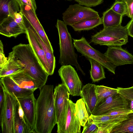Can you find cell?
I'll return each mask as SVG.
<instances>
[{"label":"cell","instance_id":"obj_9","mask_svg":"<svg viewBox=\"0 0 133 133\" xmlns=\"http://www.w3.org/2000/svg\"><path fill=\"white\" fill-rule=\"evenodd\" d=\"M5 97L2 108L0 111V122L3 133H14V108L17 98L4 89Z\"/></svg>","mask_w":133,"mask_h":133},{"label":"cell","instance_id":"obj_2","mask_svg":"<svg viewBox=\"0 0 133 133\" xmlns=\"http://www.w3.org/2000/svg\"><path fill=\"white\" fill-rule=\"evenodd\" d=\"M12 49L15 57L23 65L25 72L42 87L45 84L49 75L30 44L20 43Z\"/></svg>","mask_w":133,"mask_h":133},{"label":"cell","instance_id":"obj_23","mask_svg":"<svg viewBox=\"0 0 133 133\" xmlns=\"http://www.w3.org/2000/svg\"><path fill=\"white\" fill-rule=\"evenodd\" d=\"M20 11V6L16 0H0V21Z\"/></svg>","mask_w":133,"mask_h":133},{"label":"cell","instance_id":"obj_40","mask_svg":"<svg viewBox=\"0 0 133 133\" xmlns=\"http://www.w3.org/2000/svg\"><path fill=\"white\" fill-rule=\"evenodd\" d=\"M22 1L23 4L29 6L34 12L36 14L37 6L35 0H22Z\"/></svg>","mask_w":133,"mask_h":133},{"label":"cell","instance_id":"obj_32","mask_svg":"<svg viewBox=\"0 0 133 133\" xmlns=\"http://www.w3.org/2000/svg\"><path fill=\"white\" fill-rule=\"evenodd\" d=\"M110 8L115 12L123 16H126L127 13L126 4L123 1L115 0Z\"/></svg>","mask_w":133,"mask_h":133},{"label":"cell","instance_id":"obj_5","mask_svg":"<svg viewBox=\"0 0 133 133\" xmlns=\"http://www.w3.org/2000/svg\"><path fill=\"white\" fill-rule=\"evenodd\" d=\"M54 90L57 131L60 133L65 122L70 94L62 83L56 86Z\"/></svg>","mask_w":133,"mask_h":133},{"label":"cell","instance_id":"obj_42","mask_svg":"<svg viewBox=\"0 0 133 133\" xmlns=\"http://www.w3.org/2000/svg\"><path fill=\"white\" fill-rule=\"evenodd\" d=\"M126 25L128 35L133 38V18Z\"/></svg>","mask_w":133,"mask_h":133},{"label":"cell","instance_id":"obj_24","mask_svg":"<svg viewBox=\"0 0 133 133\" xmlns=\"http://www.w3.org/2000/svg\"><path fill=\"white\" fill-rule=\"evenodd\" d=\"M123 16L115 12L110 8L104 12L101 18L104 28L121 25Z\"/></svg>","mask_w":133,"mask_h":133},{"label":"cell","instance_id":"obj_25","mask_svg":"<svg viewBox=\"0 0 133 133\" xmlns=\"http://www.w3.org/2000/svg\"><path fill=\"white\" fill-rule=\"evenodd\" d=\"M102 24L101 18L99 16L82 21L71 26L75 31H80L91 30Z\"/></svg>","mask_w":133,"mask_h":133},{"label":"cell","instance_id":"obj_12","mask_svg":"<svg viewBox=\"0 0 133 133\" xmlns=\"http://www.w3.org/2000/svg\"><path fill=\"white\" fill-rule=\"evenodd\" d=\"M119 108H129L128 102L118 93L109 96L98 105L91 114L100 115L112 109Z\"/></svg>","mask_w":133,"mask_h":133},{"label":"cell","instance_id":"obj_37","mask_svg":"<svg viewBox=\"0 0 133 133\" xmlns=\"http://www.w3.org/2000/svg\"><path fill=\"white\" fill-rule=\"evenodd\" d=\"M10 16L14 18L15 22L21 27L26 29L24 20L23 16L21 11L15 12Z\"/></svg>","mask_w":133,"mask_h":133},{"label":"cell","instance_id":"obj_26","mask_svg":"<svg viewBox=\"0 0 133 133\" xmlns=\"http://www.w3.org/2000/svg\"><path fill=\"white\" fill-rule=\"evenodd\" d=\"M91 65L90 78L94 82H97L105 78L104 67L100 63L91 58L88 59Z\"/></svg>","mask_w":133,"mask_h":133},{"label":"cell","instance_id":"obj_1","mask_svg":"<svg viewBox=\"0 0 133 133\" xmlns=\"http://www.w3.org/2000/svg\"><path fill=\"white\" fill-rule=\"evenodd\" d=\"M54 86L45 84L37 99L34 130L36 133H51L56 124Z\"/></svg>","mask_w":133,"mask_h":133},{"label":"cell","instance_id":"obj_20","mask_svg":"<svg viewBox=\"0 0 133 133\" xmlns=\"http://www.w3.org/2000/svg\"><path fill=\"white\" fill-rule=\"evenodd\" d=\"M21 88L34 91L43 87L37 81L28 75L24 70L9 76Z\"/></svg>","mask_w":133,"mask_h":133},{"label":"cell","instance_id":"obj_30","mask_svg":"<svg viewBox=\"0 0 133 133\" xmlns=\"http://www.w3.org/2000/svg\"><path fill=\"white\" fill-rule=\"evenodd\" d=\"M128 114L116 116L95 115L91 114L89 116L92 119L94 123L104 124L115 122L122 121L127 118Z\"/></svg>","mask_w":133,"mask_h":133},{"label":"cell","instance_id":"obj_21","mask_svg":"<svg viewBox=\"0 0 133 133\" xmlns=\"http://www.w3.org/2000/svg\"><path fill=\"white\" fill-rule=\"evenodd\" d=\"M26 29V37L29 44L31 45L44 69L49 75V66L45 52L34 34L29 30Z\"/></svg>","mask_w":133,"mask_h":133},{"label":"cell","instance_id":"obj_4","mask_svg":"<svg viewBox=\"0 0 133 133\" xmlns=\"http://www.w3.org/2000/svg\"><path fill=\"white\" fill-rule=\"evenodd\" d=\"M128 34L126 25L103 29L92 36L91 42L95 45L108 47L121 46L128 42Z\"/></svg>","mask_w":133,"mask_h":133},{"label":"cell","instance_id":"obj_11","mask_svg":"<svg viewBox=\"0 0 133 133\" xmlns=\"http://www.w3.org/2000/svg\"><path fill=\"white\" fill-rule=\"evenodd\" d=\"M17 99L23 111L26 121L31 129L35 131L37 99L34 93L28 96Z\"/></svg>","mask_w":133,"mask_h":133},{"label":"cell","instance_id":"obj_29","mask_svg":"<svg viewBox=\"0 0 133 133\" xmlns=\"http://www.w3.org/2000/svg\"><path fill=\"white\" fill-rule=\"evenodd\" d=\"M97 96V106L106 99L114 94L118 93L117 89L102 85H96Z\"/></svg>","mask_w":133,"mask_h":133},{"label":"cell","instance_id":"obj_8","mask_svg":"<svg viewBox=\"0 0 133 133\" xmlns=\"http://www.w3.org/2000/svg\"><path fill=\"white\" fill-rule=\"evenodd\" d=\"M58 73L62 81L72 96H80L82 83L74 68L69 64L62 65Z\"/></svg>","mask_w":133,"mask_h":133},{"label":"cell","instance_id":"obj_46","mask_svg":"<svg viewBox=\"0 0 133 133\" xmlns=\"http://www.w3.org/2000/svg\"><path fill=\"white\" fill-rule=\"evenodd\" d=\"M133 17H132V19H133Z\"/></svg>","mask_w":133,"mask_h":133},{"label":"cell","instance_id":"obj_22","mask_svg":"<svg viewBox=\"0 0 133 133\" xmlns=\"http://www.w3.org/2000/svg\"><path fill=\"white\" fill-rule=\"evenodd\" d=\"M23 70V65L15 57L12 51L9 54L6 63L0 68V78L9 76Z\"/></svg>","mask_w":133,"mask_h":133},{"label":"cell","instance_id":"obj_38","mask_svg":"<svg viewBox=\"0 0 133 133\" xmlns=\"http://www.w3.org/2000/svg\"><path fill=\"white\" fill-rule=\"evenodd\" d=\"M8 58L4 53L3 45L1 40L0 41V68L2 67L7 63Z\"/></svg>","mask_w":133,"mask_h":133},{"label":"cell","instance_id":"obj_10","mask_svg":"<svg viewBox=\"0 0 133 133\" xmlns=\"http://www.w3.org/2000/svg\"><path fill=\"white\" fill-rule=\"evenodd\" d=\"M104 54L116 67L133 64V55L121 46L108 47Z\"/></svg>","mask_w":133,"mask_h":133},{"label":"cell","instance_id":"obj_7","mask_svg":"<svg viewBox=\"0 0 133 133\" xmlns=\"http://www.w3.org/2000/svg\"><path fill=\"white\" fill-rule=\"evenodd\" d=\"M62 15L64 22L70 26L83 20L99 16L97 11L79 4L69 5Z\"/></svg>","mask_w":133,"mask_h":133},{"label":"cell","instance_id":"obj_39","mask_svg":"<svg viewBox=\"0 0 133 133\" xmlns=\"http://www.w3.org/2000/svg\"><path fill=\"white\" fill-rule=\"evenodd\" d=\"M127 9V13L126 16L132 19L133 15V0H124Z\"/></svg>","mask_w":133,"mask_h":133},{"label":"cell","instance_id":"obj_31","mask_svg":"<svg viewBox=\"0 0 133 133\" xmlns=\"http://www.w3.org/2000/svg\"><path fill=\"white\" fill-rule=\"evenodd\" d=\"M116 89L128 102L129 108L133 112V86L128 88L117 87Z\"/></svg>","mask_w":133,"mask_h":133},{"label":"cell","instance_id":"obj_35","mask_svg":"<svg viewBox=\"0 0 133 133\" xmlns=\"http://www.w3.org/2000/svg\"><path fill=\"white\" fill-rule=\"evenodd\" d=\"M98 127L92 119L89 117L87 122L83 127L82 133H96Z\"/></svg>","mask_w":133,"mask_h":133},{"label":"cell","instance_id":"obj_28","mask_svg":"<svg viewBox=\"0 0 133 133\" xmlns=\"http://www.w3.org/2000/svg\"><path fill=\"white\" fill-rule=\"evenodd\" d=\"M75 108L81 125L84 127L88 120L89 115L82 98L77 100L75 103Z\"/></svg>","mask_w":133,"mask_h":133},{"label":"cell","instance_id":"obj_18","mask_svg":"<svg viewBox=\"0 0 133 133\" xmlns=\"http://www.w3.org/2000/svg\"><path fill=\"white\" fill-rule=\"evenodd\" d=\"M23 19L26 29L34 34L45 52L46 58L49 66V75H52L54 72L56 66V59L54 51L51 50L43 41L38 34L29 22L23 16Z\"/></svg>","mask_w":133,"mask_h":133},{"label":"cell","instance_id":"obj_17","mask_svg":"<svg viewBox=\"0 0 133 133\" xmlns=\"http://www.w3.org/2000/svg\"><path fill=\"white\" fill-rule=\"evenodd\" d=\"M27 30L21 27L14 18L9 16L0 21V34L8 37H16L19 35L26 34Z\"/></svg>","mask_w":133,"mask_h":133},{"label":"cell","instance_id":"obj_33","mask_svg":"<svg viewBox=\"0 0 133 133\" xmlns=\"http://www.w3.org/2000/svg\"><path fill=\"white\" fill-rule=\"evenodd\" d=\"M122 121L104 124L95 123L98 127L96 133H111L113 129Z\"/></svg>","mask_w":133,"mask_h":133},{"label":"cell","instance_id":"obj_45","mask_svg":"<svg viewBox=\"0 0 133 133\" xmlns=\"http://www.w3.org/2000/svg\"><path fill=\"white\" fill-rule=\"evenodd\" d=\"M118 0V1H124V0Z\"/></svg>","mask_w":133,"mask_h":133},{"label":"cell","instance_id":"obj_36","mask_svg":"<svg viewBox=\"0 0 133 133\" xmlns=\"http://www.w3.org/2000/svg\"><path fill=\"white\" fill-rule=\"evenodd\" d=\"M81 5L91 7H94L101 4L103 0H75Z\"/></svg>","mask_w":133,"mask_h":133},{"label":"cell","instance_id":"obj_13","mask_svg":"<svg viewBox=\"0 0 133 133\" xmlns=\"http://www.w3.org/2000/svg\"><path fill=\"white\" fill-rule=\"evenodd\" d=\"M20 11L38 34L40 37L52 51V45L37 15L29 6L22 4L20 6Z\"/></svg>","mask_w":133,"mask_h":133},{"label":"cell","instance_id":"obj_34","mask_svg":"<svg viewBox=\"0 0 133 133\" xmlns=\"http://www.w3.org/2000/svg\"><path fill=\"white\" fill-rule=\"evenodd\" d=\"M132 112L129 108H119L112 109L100 115L116 116L128 114Z\"/></svg>","mask_w":133,"mask_h":133},{"label":"cell","instance_id":"obj_16","mask_svg":"<svg viewBox=\"0 0 133 133\" xmlns=\"http://www.w3.org/2000/svg\"><path fill=\"white\" fill-rule=\"evenodd\" d=\"M96 87L95 84L88 83L82 87L81 92L80 96L85 104L89 116L93 113L97 106Z\"/></svg>","mask_w":133,"mask_h":133},{"label":"cell","instance_id":"obj_15","mask_svg":"<svg viewBox=\"0 0 133 133\" xmlns=\"http://www.w3.org/2000/svg\"><path fill=\"white\" fill-rule=\"evenodd\" d=\"M14 133H36L31 129L26 121L22 110L17 99L14 108Z\"/></svg>","mask_w":133,"mask_h":133},{"label":"cell","instance_id":"obj_6","mask_svg":"<svg viewBox=\"0 0 133 133\" xmlns=\"http://www.w3.org/2000/svg\"><path fill=\"white\" fill-rule=\"evenodd\" d=\"M75 48L77 51L87 59H93L101 64L104 67L113 74H115L116 66L106 57L99 51L91 46L85 38L82 37L79 39H73Z\"/></svg>","mask_w":133,"mask_h":133},{"label":"cell","instance_id":"obj_3","mask_svg":"<svg viewBox=\"0 0 133 133\" xmlns=\"http://www.w3.org/2000/svg\"><path fill=\"white\" fill-rule=\"evenodd\" d=\"M56 26L58 31L59 39V63L61 65L70 64L74 66L77 70L84 75L78 62V55L75 52V47L71 36L68 31L67 25L63 21L58 19Z\"/></svg>","mask_w":133,"mask_h":133},{"label":"cell","instance_id":"obj_43","mask_svg":"<svg viewBox=\"0 0 133 133\" xmlns=\"http://www.w3.org/2000/svg\"><path fill=\"white\" fill-rule=\"evenodd\" d=\"M20 6L22 5L23 4L22 3V0H16Z\"/></svg>","mask_w":133,"mask_h":133},{"label":"cell","instance_id":"obj_19","mask_svg":"<svg viewBox=\"0 0 133 133\" xmlns=\"http://www.w3.org/2000/svg\"><path fill=\"white\" fill-rule=\"evenodd\" d=\"M0 78V82L4 90L16 98L25 97L34 93L33 91L20 87L9 76Z\"/></svg>","mask_w":133,"mask_h":133},{"label":"cell","instance_id":"obj_27","mask_svg":"<svg viewBox=\"0 0 133 133\" xmlns=\"http://www.w3.org/2000/svg\"><path fill=\"white\" fill-rule=\"evenodd\" d=\"M133 133V112L128 114L127 118L116 126L111 133Z\"/></svg>","mask_w":133,"mask_h":133},{"label":"cell","instance_id":"obj_41","mask_svg":"<svg viewBox=\"0 0 133 133\" xmlns=\"http://www.w3.org/2000/svg\"><path fill=\"white\" fill-rule=\"evenodd\" d=\"M0 111L1 110L3 104L5 97L4 90V87L0 82Z\"/></svg>","mask_w":133,"mask_h":133},{"label":"cell","instance_id":"obj_14","mask_svg":"<svg viewBox=\"0 0 133 133\" xmlns=\"http://www.w3.org/2000/svg\"><path fill=\"white\" fill-rule=\"evenodd\" d=\"M81 126L76 114L75 103L69 99L65 122L60 133H80Z\"/></svg>","mask_w":133,"mask_h":133},{"label":"cell","instance_id":"obj_44","mask_svg":"<svg viewBox=\"0 0 133 133\" xmlns=\"http://www.w3.org/2000/svg\"><path fill=\"white\" fill-rule=\"evenodd\" d=\"M64 0L67 1H73L74 0Z\"/></svg>","mask_w":133,"mask_h":133}]
</instances>
